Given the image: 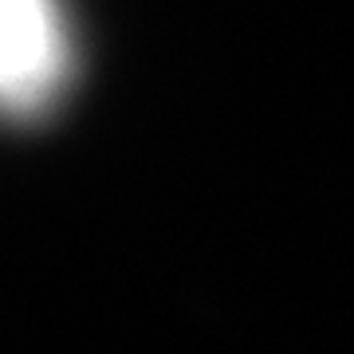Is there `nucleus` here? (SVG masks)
<instances>
[{"mask_svg": "<svg viewBox=\"0 0 354 354\" xmlns=\"http://www.w3.org/2000/svg\"><path fill=\"white\" fill-rule=\"evenodd\" d=\"M75 39L59 0H0V118L28 122L59 102Z\"/></svg>", "mask_w": 354, "mask_h": 354, "instance_id": "f257e3e1", "label": "nucleus"}]
</instances>
